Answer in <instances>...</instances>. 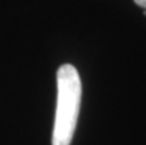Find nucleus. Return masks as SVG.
<instances>
[{"mask_svg": "<svg viewBox=\"0 0 146 145\" xmlns=\"http://www.w3.org/2000/svg\"><path fill=\"white\" fill-rule=\"evenodd\" d=\"M56 84L58 99L52 145H70L74 138L81 104V80L75 67L70 64L59 67Z\"/></svg>", "mask_w": 146, "mask_h": 145, "instance_id": "nucleus-1", "label": "nucleus"}, {"mask_svg": "<svg viewBox=\"0 0 146 145\" xmlns=\"http://www.w3.org/2000/svg\"><path fill=\"white\" fill-rule=\"evenodd\" d=\"M134 2L139 5V6H142V7H145V9H146V0H134Z\"/></svg>", "mask_w": 146, "mask_h": 145, "instance_id": "nucleus-2", "label": "nucleus"}]
</instances>
